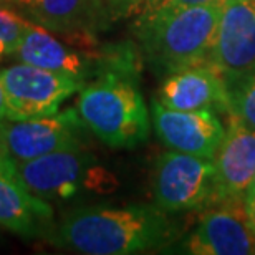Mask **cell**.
Wrapping results in <instances>:
<instances>
[{
	"instance_id": "cell-1",
	"label": "cell",
	"mask_w": 255,
	"mask_h": 255,
	"mask_svg": "<svg viewBox=\"0 0 255 255\" xmlns=\"http://www.w3.org/2000/svg\"><path fill=\"white\" fill-rule=\"evenodd\" d=\"M174 226L157 206L88 207L65 217L58 241L80 254L128 255L147 252L169 244Z\"/></svg>"
},
{
	"instance_id": "cell-2",
	"label": "cell",
	"mask_w": 255,
	"mask_h": 255,
	"mask_svg": "<svg viewBox=\"0 0 255 255\" xmlns=\"http://www.w3.org/2000/svg\"><path fill=\"white\" fill-rule=\"evenodd\" d=\"M224 3L139 15L134 28L147 63L162 76L209 63Z\"/></svg>"
},
{
	"instance_id": "cell-3",
	"label": "cell",
	"mask_w": 255,
	"mask_h": 255,
	"mask_svg": "<svg viewBox=\"0 0 255 255\" xmlns=\"http://www.w3.org/2000/svg\"><path fill=\"white\" fill-rule=\"evenodd\" d=\"M76 111L85 126L106 146L131 149L149 136V111L137 75L100 71L81 86Z\"/></svg>"
},
{
	"instance_id": "cell-4",
	"label": "cell",
	"mask_w": 255,
	"mask_h": 255,
	"mask_svg": "<svg viewBox=\"0 0 255 255\" xmlns=\"http://www.w3.org/2000/svg\"><path fill=\"white\" fill-rule=\"evenodd\" d=\"M17 166L18 179L43 201H63L80 191L110 192L116 177L83 149H65Z\"/></svg>"
},
{
	"instance_id": "cell-5",
	"label": "cell",
	"mask_w": 255,
	"mask_h": 255,
	"mask_svg": "<svg viewBox=\"0 0 255 255\" xmlns=\"http://www.w3.org/2000/svg\"><path fill=\"white\" fill-rule=\"evenodd\" d=\"M152 192L162 211L186 212L219 202L212 159L179 151L161 154L154 167Z\"/></svg>"
},
{
	"instance_id": "cell-6",
	"label": "cell",
	"mask_w": 255,
	"mask_h": 255,
	"mask_svg": "<svg viewBox=\"0 0 255 255\" xmlns=\"http://www.w3.org/2000/svg\"><path fill=\"white\" fill-rule=\"evenodd\" d=\"M85 83L20 62L0 71L8 120H30L57 113L60 105Z\"/></svg>"
},
{
	"instance_id": "cell-7",
	"label": "cell",
	"mask_w": 255,
	"mask_h": 255,
	"mask_svg": "<svg viewBox=\"0 0 255 255\" xmlns=\"http://www.w3.org/2000/svg\"><path fill=\"white\" fill-rule=\"evenodd\" d=\"M85 123L76 108L0 123V149L15 164L65 149H80Z\"/></svg>"
},
{
	"instance_id": "cell-8",
	"label": "cell",
	"mask_w": 255,
	"mask_h": 255,
	"mask_svg": "<svg viewBox=\"0 0 255 255\" xmlns=\"http://www.w3.org/2000/svg\"><path fill=\"white\" fill-rule=\"evenodd\" d=\"M204 212L197 227L186 239V251L196 255L255 254V224L249 214L246 196L217 202Z\"/></svg>"
},
{
	"instance_id": "cell-9",
	"label": "cell",
	"mask_w": 255,
	"mask_h": 255,
	"mask_svg": "<svg viewBox=\"0 0 255 255\" xmlns=\"http://www.w3.org/2000/svg\"><path fill=\"white\" fill-rule=\"evenodd\" d=\"M209 65L229 86L255 73V0H226Z\"/></svg>"
},
{
	"instance_id": "cell-10",
	"label": "cell",
	"mask_w": 255,
	"mask_h": 255,
	"mask_svg": "<svg viewBox=\"0 0 255 255\" xmlns=\"http://www.w3.org/2000/svg\"><path fill=\"white\" fill-rule=\"evenodd\" d=\"M151 111L154 131L166 147L204 159H214L226 136V128L217 118V113L209 110H171L157 100H152Z\"/></svg>"
},
{
	"instance_id": "cell-11",
	"label": "cell",
	"mask_w": 255,
	"mask_h": 255,
	"mask_svg": "<svg viewBox=\"0 0 255 255\" xmlns=\"http://www.w3.org/2000/svg\"><path fill=\"white\" fill-rule=\"evenodd\" d=\"M162 106L181 111L229 113L231 93L226 78L212 65H196L167 75L157 90Z\"/></svg>"
},
{
	"instance_id": "cell-12",
	"label": "cell",
	"mask_w": 255,
	"mask_h": 255,
	"mask_svg": "<svg viewBox=\"0 0 255 255\" xmlns=\"http://www.w3.org/2000/svg\"><path fill=\"white\" fill-rule=\"evenodd\" d=\"M219 202L246 196L255 176V131L229 115L226 136L212 159Z\"/></svg>"
},
{
	"instance_id": "cell-13",
	"label": "cell",
	"mask_w": 255,
	"mask_h": 255,
	"mask_svg": "<svg viewBox=\"0 0 255 255\" xmlns=\"http://www.w3.org/2000/svg\"><path fill=\"white\" fill-rule=\"evenodd\" d=\"M15 57L23 63L71 76L83 83L93 68V62L81 57L78 52L55 37L48 28L37 23H33L30 32L25 35Z\"/></svg>"
},
{
	"instance_id": "cell-14",
	"label": "cell",
	"mask_w": 255,
	"mask_h": 255,
	"mask_svg": "<svg viewBox=\"0 0 255 255\" xmlns=\"http://www.w3.org/2000/svg\"><path fill=\"white\" fill-rule=\"evenodd\" d=\"M52 219V207L15 177L0 176V227L33 236Z\"/></svg>"
},
{
	"instance_id": "cell-15",
	"label": "cell",
	"mask_w": 255,
	"mask_h": 255,
	"mask_svg": "<svg viewBox=\"0 0 255 255\" xmlns=\"http://www.w3.org/2000/svg\"><path fill=\"white\" fill-rule=\"evenodd\" d=\"M28 20L57 33L98 28L96 0H15Z\"/></svg>"
},
{
	"instance_id": "cell-16",
	"label": "cell",
	"mask_w": 255,
	"mask_h": 255,
	"mask_svg": "<svg viewBox=\"0 0 255 255\" xmlns=\"http://www.w3.org/2000/svg\"><path fill=\"white\" fill-rule=\"evenodd\" d=\"M33 22L13 10L0 7V60L12 57L18 50Z\"/></svg>"
},
{
	"instance_id": "cell-17",
	"label": "cell",
	"mask_w": 255,
	"mask_h": 255,
	"mask_svg": "<svg viewBox=\"0 0 255 255\" xmlns=\"http://www.w3.org/2000/svg\"><path fill=\"white\" fill-rule=\"evenodd\" d=\"M229 93H231L229 115L237 116L255 131V73L229 86Z\"/></svg>"
},
{
	"instance_id": "cell-18",
	"label": "cell",
	"mask_w": 255,
	"mask_h": 255,
	"mask_svg": "<svg viewBox=\"0 0 255 255\" xmlns=\"http://www.w3.org/2000/svg\"><path fill=\"white\" fill-rule=\"evenodd\" d=\"M146 0H96V15L98 28L108 27L118 20L139 15Z\"/></svg>"
},
{
	"instance_id": "cell-19",
	"label": "cell",
	"mask_w": 255,
	"mask_h": 255,
	"mask_svg": "<svg viewBox=\"0 0 255 255\" xmlns=\"http://www.w3.org/2000/svg\"><path fill=\"white\" fill-rule=\"evenodd\" d=\"M214 2H224V0H161L159 5L149 13L144 15H152V13H162V12H172L177 8H187V7H197V5H207ZM139 17V15H137Z\"/></svg>"
},
{
	"instance_id": "cell-20",
	"label": "cell",
	"mask_w": 255,
	"mask_h": 255,
	"mask_svg": "<svg viewBox=\"0 0 255 255\" xmlns=\"http://www.w3.org/2000/svg\"><path fill=\"white\" fill-rule=\"evenodd\" d=\"M0 176H7V177H15L17 179V166L15 162H12L7 156L3 154L2 149H0Z\"/></svg>"
},
{
	"instance_id": "cell-21",
	"label": "cell",
	"mask_w": 255,
	"mask_h": 255,
	"mask_svg": "<svg viewBox=\"0 0 255 255\" xmlns=\"http://www.w3.org/2000/svg\"><path fill=\"white\" fill-rule=\"evenodd\" d=\"M7 120H8V116H7V105H5L2 86H0V123H3V121H7Z\"/></svg>"
},
{
	"instance_id": "cell-22",
	"label": "cell",
	"mask_w": 255,
	"mask_h": 255,
	"mask_svg": "<svg viewBox=\"0 0 255 255\" xmlns=\"http://www.w3.org/2000/svg\"><path fill=\"white\" fill-rule=\"evenodd\" d=\"M159 2L161 0H146V3H144V7H142V10H141V13L139 15H144V13H149V12H152L157 5H159Z\"/></svg>"
},
{
	"instance_id": "cell-23",
	"label": "cell",
	"mask_w": 255,
	"mask_h": 255,
	"mask_svg": "<svg viewBox=\"0 0 255 255\" xmlns=\"http://www.w3.org/2000/svg\"><path fill=\"white\" fill-rule=\"evenodd\" d=\"M255 199V176H254V179L251 182V186L247 187V191H246V201L247 202H251Z\"/></svg>"
},
{
	"instance_id": "cell-24",
	"label": "cell",
	"mask_w": 255,
	"mask_h": 255,
	"mask_svg": "<svg viewBox=\"0 0 255 255\" xmlns=\"http://www.w3.org/2000/svg\"><path fill=\"white\" fill-rule=\"evenodd\" d=\"M247 207H249V214H251V217H252V221L255 224V199L251 202H247Z\"/></svg>"
},
{
	"instance_id": "cell-25",
	"label": "cell",
	"mask_w": 255,
	"mask_h": 255,
	"mask_svg": "<svg viewBox=\"0 0 255 255\" xmlns=\"http://www.w3.org/2000/svg\"><path fill=\"white\" fill-rule=\"evenodd\" d=\"M5 2H15V0H0V3H5Z\"/></svg>"
}]
</instances>
